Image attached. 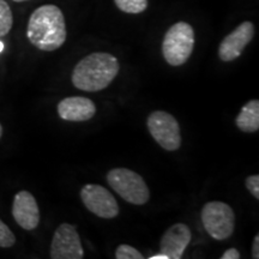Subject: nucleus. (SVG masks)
<instances>
[{
    "instance_id": "obj_1",
    "label": "nucleus",
    "mask_w": 259,
    "mask_h": 259,
    "mask_svg": "<svg viewBox=\"0 0 259 259\" xmlns=\"http://www.w3.org/2000/svg\"><path fill=\"white\" fill-rule=\"evenodd\" d=\"M66 23L63 11L57 5H42L30 15L27 25V37L37 50L53 52L66 41Z\"/></svg>"
},
{
    "instance_id": "obj_2",
    "label": "nucleus",
    "mask_w": 259,
    "mask_h": 259,
    "mask_svg": "<svg viewBox=\"0 0 259 259\" xmlns=\"http://www.w3.org/2000/svg\"><path fill=\"white\" fill-rule=\"evenodd\" d=\"M119 71L120 64L118 58L106 52H95L77 63L71 80L82 92L96 93L111 85Z\"/></svg>"
},
{
    "instance_id": "obj_3",
    "label": "nucleus",
    "mask_w": 259,
    "mask_h": 259,
    "mask_svg": "<svg viewBox=\"0 0 259 259\" xmlns=\"http://www.w3.org/2000/svg\"><path fill=\"white\" fill-rule=\"evenodd\" d=\"M194 48V30L187 22H178L168 29L162 42V54L170 66H181Z\"/></svg>"
},
{
    "instance_id": "obj_4",
    "label": "nucleus",
    "mask_w": 259,
    "mask_h": 259,
    "mask_svg": "<svg viewBox=\"0 0 259 259\" xmlns=\"http://www.w3.org/2000/svg\"><path fill=\"white\" fill-rule=\"evenodd\" d=\"M107 183L122 199L134 205H144L150 198L145 180L127 168H114L107 173Z\"/></svg>"
},
{
    "instance_id": "obj_5",
    "label": "nucleus",
    "mask_w": 259,
    "mask_h": 259,
    "mask_svg": "<svg viewBox=\"0 0 259 259\" xmlns=\"http://www.w3.org/2000/svg\"><path fill=\"white\" fill-rule=\"evenodd\" d=\"M200 218L206 233L215 240H226L235 231L234 210L227 203H206L200 212Z\"/></svg>"
},
{
    "instance_id": "obj_6",
    "label": "nucleus",
    "mask_w": 259,
    "mask_h": 259,
    "mask_svg": "<svg viewBox=\"0 0 259 259\" xmlns=\"http://www.w3.org/2000/svg\"><path fill=\"white\" fill-rule=\"evenodd\" d=\"M148 130L155 142L167 151H176L181 147L179 122L164 111H155L148 116Z\"/></svg>"
},
{
    "instance_id": "obj_7",
    "label": "nucleus",
    "mask_w": 259,
    "mask_h": 259,
    "mask_svg": "<svg viewBox=\"0 0 259 259\" xmlns=\"http://www.w3.org/2000/svg\"><path fill=\"white\" fill-rule=\"evenodd\" d=\"M80 199L85 208L101 219H114L119 215V204L106 187L87 184L80 190Z\"/></svg>"
},
{
    "instance_id": "obj_8",
    "label": "nucleus",
    "mask_w": 259,
    "mask_h": 259,
    "mask_svg": "<svg viewBox=\"0 0 259 259\" xmlns=\"http://www.w3.org/2000/svg\"><path fill=\"white\" fill-rule=\"evenodd\" d=\"M50 254L52 259H82L84 257L82 241L76 226L61 223L58 227L52 239Z\"/></svg>"
},
{
    "instance_id": "obj_9",
    "label": "nucleus",
    "mask_w": 259,
    "mask_h": 259,
    "mask_svg": "<svg viewBox=\"0 0 259 259\" xmlns=\"http://www.w3.org/2000/svg\"><path fill=\"white\" fill-rule=\"evenodd\" d=\"M254 36V25L250 21L242 22L231 34L223 38L219 47V58L225 63L238 59Z\"/></svg>"
},
{
    "instance_id": "obj_10",
    "label": "nucleus",
    "mask_w": 259,
    "mask_h": 259,
    "mask_svg": "<svg viewBox=\"0 0 259 259\" xmlns=\"http://www.w3.org/2000/svg\"><path fill=\"white\" fill-rule=\"evenodd\" d=\"M12 216L17 225L25 231H34L40 223V209L35 197L28 191L16 193L12 204Z\"/></svg>"
},
{
    "instance_id": "obj_11",
    "label": "nucleus",
    "mask_w": 259,
    "mask_h": 259,
    "mask_svg": "<svg viewBox=\"0 0 259 259\" xmlns=\"http://www.w3.org/2000/svg\"><path fill=\"white\" fill-rule=\"evenodd\" d=\"M192 239V233L185 223H176L170 226L162 235L160 252L168 259H180Z\"/></svg>"
},
{
    "instance_id": "obj_12",
    "label": "nucleus",
    "mask_w": 259,
    "mask_h": 259,
    "mask_svg": "<svg viewBox=\"0 0 259 259\" xmlns=\"http://www.w3.org/2000/svg\"><path fill=\"white\" fill-rule=\"evenodd\" d=\"M58 114L66 121H87L96 114V106L88 97H66L58 103Z\"/></svg>"
},
{
    "instance_id": "obj_13",
    "label": "nucleus",
    "mask_w": 259,
    "mask_h": 259,
    "mask_svg": "<svg viewBox=\"0 0 259 259\" xmlns=\"http://www.w3.org/2000/svg\"><path fill=\"white\" fill-rule=\"evenodd\" d=\"M235 125L240 131L253 134L259 130V101L251 100L242 107L235 118Z\"/></svg>"
},
{
    "instance_id": "obj_14",
    "label": "nucleus",
    "mask_w": 259,
    "mask_h": 259,
    "mask_svg": "<svg viewBox=\"0 0 259 259\" xmlns=\"http://www.w3.org/2000/svg\"><path fill=\"white\" fill-rule=\"evenodd\" d=\"M14 25V15L5 0H0V37H4L11 31Z\"/></svg>"
},
{
    "instance_id": "obj_15",
    "label": "nucleus",
    "mask_w": 259,
    "mask_h": 259,
    "mask_svg": "<svg viewBox=\"0 0 259 259\" xmlns=\"http://www.w3.org/2000/svg\"><path fill=\"white\" fill-rule=\"evenodd\" d=\"M116 8L125 14L138 15L148 9V0H114Z\"/></svg>"
},
{
    "instance_id": "obj_16",
    "label": "nucleus",
    "mask_w": 259,
    "mask_h": 259,
    "mask_svg": "<svg viewBox=\"0 0 259 259\" xmlns=\"http://www.w3.org/2000/svg\"><path fill=\"white\" fill-rule=\"evenodd\" d=\"M116 259H143V254L139 252L134 246H130L126 244L119 245L115 251Z\"/></svg>"
},
{
    "instance_id": "obj_17",
    "label": "nucleus",
    "mask_w": 259,
    "mask_h": 259,
    "mask_svg": "<svg viewBox=\"0 0 259 259\" xmlns=\"http://www.w3.org/2000/svg\"><path fill=\"white\" fill-rule=\"evenodd\" d=\"M16 244L15 234L11 229L0 220V247L9 248Z\"/></svg>"
},
{
    "instance_id": "obj_18",
    "label": "nucleus",
    "mask_w": 259,
    "mask_h": 259,
    "mask_svg": "<svg viewBox=\"0 0 259 259\" xmlns=\"http://www.w3.org/2000/svg\"><path fill=\"white\" fill-rule=\"evenodd\" d=\"M245 185L255 199H259V176H250L246 179Z\"/></svg>"
},
{
    "instance_id": "obj_19",
    "label": "nucleus",
    "mask_w": 259,
    "mask_h": 259,
    "mask_svg": "<svg viewBox=\"0 0 259 259\" xmlns=\"http://www.w3.org/2000/svg\"><path fill=\"white\" fill-rule=\"evenodd\" d=\"M240 257V252L236 250V248H228V250L221 255V259H239Z\"/></svg>"
},
{
    "instance_id": "obj_20",
    "label": "nucleus",
    "mask_w": 259,
    "mask_h": 259,
    "mask_svg": "<svg viewBox=\"0 0 259 259\" xmlns=\"http://www.w3.org/2000/svg\"><path fill=\"white\" fill-rule=\"evenodd\" d=\"M252 257L254 259L259 258V235L258 234L254 236L253 245H252Z\"/></svg>"
},
{
    "instance_id": "obj_21",
    "label": "nucleus",
    "mask_w": 259,
    "mask_h": 259,
    "mask_svg": "<svg viewBox=\"0 0 259 259\" xmlns=\"http://www.w3.org/2000/svg\"><path fill=\"white\" fill-rule=\"evenodd\" d=\"M149 259H168V257H167V255H166V254L161 253V252H160V253H158V254L151 255V257H150V258H149Z\"/></svg>"
},
{
    "instance_id": "obj_22",
    "label": "nucleus",
    "mask_w": 259,
    "mask_h": 259,
    "mask_svg": "<svg viewBox=\"0 0 259 259\" xmlns=\"http://www.w3.org/2000/svg\"><path fill=\"white\" fill-rule=\"evenodd\" d=\"M2 137H3V126L0 124V139H2Z\"/></svg>"
},
{
    "instance_id": "obj_23",
    "label": "nucleus",
    "mask_w": 259,
    "mask_h": 259,
    "mask_svg": "<svg viewBox=\"0 0 259 259\" xmlns=\"http://www.w3.org/2000/svg\"><path fill=\"white\" fill-rule=\"evenodd\" d=\"M15 3H25V2H29V0H14Z\"/></svg>"
},
{
    "instance_id": "obj_24",
    "label": "nucleus",
    "mask_w": 259,
    "mask_h": 259,
    "mask_svg": "<svg viewBox=\"0 0 259 259\" xmlns=\"http://www.w3.org/2000/svg\"><path fill=\"white\" fill-rule=\"evenodd\" d=\"M3 50H4V45H3L2 42H0V52H2Z\"/></svg>"
}]
</instances>
